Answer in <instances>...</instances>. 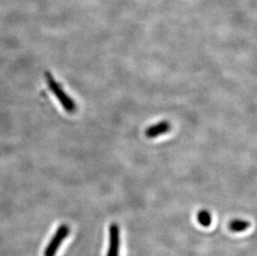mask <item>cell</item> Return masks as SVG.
<instances>
[{
  "label": "cell",
  "mask_w": 257,
  "mask_h": 256,
  "mask_svg": "<svg viewBox=\"0 0 257 256\" xmlns=\"http://www.w3.org/2000/svg\"><path fill=\"white\" fill-rule=\"evenodd\" d=\"M171 129V124L168 121H163L158 123L149 126L146 130V137L148 138H158L159 136L163 135L168 133Z\"/></svg>",
  "instance_id": "cell-4"
},
{
  "label": "cell",
  "mask_w": 257,
  "mask_h": 256,
  "mask_svg": "<svg viewBox=\"0 0 257 256\" xmlns=\"http://www.w3.org/2000/svg\"><path fill=\"white\" fill-rule=\"evenodd\" d=\"M47 83L49 85V89L51 90L54 96L58 98L61 105L63 106V109L68 113H73L77 109L75 102L66 93L63 87L50 73H46Z\"/></svg>",
  "instance_id": "cell-1"
},
{
  "label": "cell",
  "mask_w": 257,
  "mask_h": 256,
  "mask_svg": "<svg viewBox=\"0 0 257 256\" xmlns=\"http://www.w3.org/2000/svg\"><path fill=\"white\" fill-rule=\"evenodd\" d=\"M197 220L200 225L204 227H209L212 222V217H211V213L208 210H200L197 214Z\"/></svg>",
  "instance_id": "cell-6"
},
{
  "label": "cell",
  "mask_w": 257,
  "mask_h": 256,
  "mask_svg": "<svg viewBox=\"0 0 257 256\" xmlns=\"http://www.w3.org/2000/svg\"><path fill=\"white\" fill-rule=\"evenodd\" d=\"M120 228L116 223H112L109 226V244L107 256H119L120 253Z\"/></svg>",
  "instance_id": "cell-3"
},
{
  "label": "cell",
  "mask_w": 257,
  "mask_h": 256,
  "mask_svg": "<svg viewBox=\"0 0 257 256\" xmlns=\"http://www.w3.org/2000/svg\"><path fill=\"white\" fill-rule=\"evenodd\" d=\"M70 233V228L68 225L63 224L57 229L55 234L47 245L44 250V256H55L60 248L61 244L65 240Z\"/></svg>",
  "instance_id": "cell-2"
},
{
  "label": "cell",
  "mask_w": 257,
  "mask_h": 256,
  "mask_svg": "<svg viewBox=\"0 0 257 256\" xmlns=\"http://www.w3.org/2000/svg\"><path fill=\"white\" fill-rule=\"evenodd\" d=\"M250 223L247 220L235 219L229 223L228 227L232 232H242L250 228Z\"/></svg>",
  "instance_id": "cell-5"
}]
</instances>
